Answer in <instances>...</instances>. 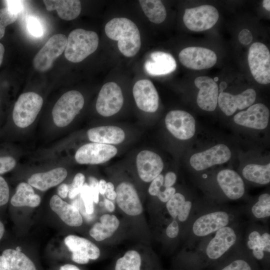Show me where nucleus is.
Masks as SVG:
<instances>
[{"mask_svg":"<svg viewBox=\"0 0 270 270\" xmlns=\"http://www.w3.org/2000/svg\"><path fill=\"white\" fill-rule=\"evenodd\" d=\"M98 42V35L94 32L75 29L67 38L64 56L72 62H80L96 50Z\"/></svg>","mask_w":270,"mask_h":270,"instance_id":"3","label":"nucleus"},{"mask_svg":"<svg viewBox=\"0 0 270 270\" xmlns=\"http://www.w3.org/2000/svg\"><path fill=\"white\" fill-rule=\"evenodd\" d=\"M67 174L66 169L56 168L45 172L33 174L28 179V184L36 189L46 191L61 183Z\"/></svg>","mask_w":270,"mask_h":270,"instance_id":"26","label":"nucleus"},{"mask_svg":"<svg viewBox=\"0 0 270 270\" xmlns=\"http://www.w3.org/2000/svg\"><path fill=\"white\" fill-rule=\"evenodd\" d=\"M100 205L101 206H102L103 205L102 202H100Z\"/></svg>","mask_w":270,"mask_h":270,"instance_id":"63","label":"nucleus"},{"mask_svg":"<svg viewBox=\"0 0 270 270\" xmlns=\"http://www.w3.org/2000/svg\"><path fill=\"white\" fill-rule=\"evenodd\" d=\"M123 104L124 97L120 86L114 82H108L100 90L96 108L100 114L108 117L118 113Z\"/></svg>","mask_w":270,"mask_h":270,"instance_id":"9","label":"nucleus"},{"mask_svg":"<svg viewBox=\"0 0 270 270\" xmlns=\"http://www.w3.org/2000/svg\"><path fill=\"white\" fill-rule=\"evenodd\" d=\"M4 53V46L1 43H0V65L2 63Z\"/></svg>","mask_w":270,"mask_h":270,"instance_id":"58","label":"nucleus"},{"mask_svg":"<svg viewBox=\"0 0 270 270\" xmlns=\"http://www.w3.org/2000/svg\"><path fill=\"white\" fill-rule=\"evenodd\" d=\"M178 57L184 66L194 70L209 68L217 61L216 55L214 51L202 47L186 48L180 51Z\"/></svg>","mask_w":270,"mask_h":270,"instance_id":"12","label":"nucleus"},{"mask_svg":"<svg viewBox=\"0 0 270 270\" xmlns=\"http://www.w3.org/2000/svg\"><path fill=\"white\" fill-rule=\"evenodd\" d=\"M27 28L32 35L40 37L43 34L42 26L40 21L35 17H30L28 20Z\"/></svg>","mask_w":270,"mask_h":270,"instance_id":"40","label":"nucleus"},{"mask_svg":"<svg viewBox=\"0 0 270 270\" xmlns=\"http://www.w3.org/2000/svg\"><path fill=\"white\" fill-rule=\"evenodd\" d=\"M252 212L256 218L262 219L270 216V195L264 193L260 195L258 202L252 207Z\"/></svg>","mask_w":270,"mask_h":270,"instance_id":"35","label":"nucleus"},{"mask_svg":"<svg viewBox=\"0 0 270 270\" xmlns=\"http://www.w3.org/2000/svg\"><path fill=\"white\" fill-rule=\"evenodd\" d=\"M176 174L172 172H168L164 178V188L172 187L176 183Z\"/></svg>","mask_w":270,"mask_h":270,"instance_id":"50","label":"nucleus"},{"mask_svg":"<svg viewBox=\"0 0 270 270\" xmlns=\"http://www.w3.org/2000/svg\"><path fill=\"white\" fill-rule=\"evenodd\" d=\"M227 84L225 82H222L220 84V92H222L223 90L226 88Z\"/></svg>","mask_w":270,"mask_h":270,"instance_id":"61","label":"nucleus"},{"mask_svg":"<svg viewBox=\"0 0 270 270\" xmlns=\"http://www.w3.org/2000/svg\"><path fill=\"white\" fill-rule=\"evenodd\" d=\"M215 270H260L256 261L245 255H238L225 259Z\"/></svg>","mask_w":270,"mask_h":270,"instance_id":"31","label":"nucleus"},{"mask_svg":"<svg viewBox=\"0 0 270 270\" xmlns=\"http://www.w3.org/2000/svg\"><path fill=\"white\" fill-rule=\"evenodd\" d=\"M88 139L92 142L106 144H117L125 138L124 131L114 126H100L92 128L87 132Z\"/></svg>","mask_w":270,"mask_h":270,"instance_id":"25","label":"nucleus"},{"mask_svg":"<svg viewBox=\"0 0 270 270\" xmlns=\"http://www.w3.org/2000/svg\"><path fill=\"white\" fill-rule=\"evenodd\" d=\"M16 164L14 158L10 156L0 157V174L12 170Z\"/></svg>","mask_w":270,"mask_h":270,"instance_id":"41","label":"nucleus"},{"mask_svg":"<svg viewBox=\"0 0 270 270\" xmlns=\"http://www.w3.org/2000/svg\"><path fill=\"white\" fill-rule=\"evenodd\" d=\"M139 3L149 20L155 24L163 22L166 16L164 4L158 0H140Z\"/></svg>","mask_w":270,"mask_h":270,"instance_id":"33","label":"nucleus"},{"mask_svg":"<svg viewBox=\"0 0 270 270\" xmlns=\"http://www.w3.org/2000/svg\"><path fill=\"white\" fill-rule=\"evenodd\" d=\"M0 270H7L4 260L2 256H0Z\"/></svg>","mask_w":270,"mask_h":270,"instance_id":"57","label":"nucleus"},{"mask_svg":"<svg viewBox=\"0 0 270 270\" xmlns=\"http://www.w3.org/2000/svg\"><path fill=\"white\" fill-rule=\"evenodd\" d=\"M270 0H264L262 2L263 7L267 10H270Z\"/></svg>","mask_w":270,"mask_h":270,"instance_id":"59","label":"nucleus"},{"mask_svg":"<svg viewBox=\"0 0 270 270\" xmlns=\"http://www.w3.org/2000/svg\"><path fill=\"white\" fill-rule=\"evenodd\" d=\"M89 186L92 194L94 202L96 204L98 202L99 200V182L98 180L93 176L88 177Z\"/></svg>","mask_w":270,"mask_h":270,"instance_id":"44","label":"nucleus"},{"mask_svg":"<svg viewBox=\"0 0 270 270\" xmlns=\"http://www.w3.org/2000/svg\"><path fill=\"white\" fill-rule=\"evenodd\" d=\"M104 30L110 38L118 42V48L124 56L132 57L139 51L141 46L139 30L130 19L114 18L107 22Z\"/></svg>","mask_w":270,"mask_h":270,"instance_id":"1","label":"nucleus"},{"mask_svg":"<svg viewBox=\"0 0 270 270\" xmlns=\"http://www.w3.org/2000/svg\"><path fill=\"white\" fill-rule=\"evenodd\" d=\"M236 240V234L232 228L226 226L219 229L208 242L205 255L190 266L191 270H200L210 265L216 267L225 260V254Z\"/></svg>","mask_w":270,"mask_h":270,"instance_id":"2","label":"nucleus"},{"mask_svg":"<svg viewBox=\"0 0 270 270\" xmlns=\"http://www.w3.org/2000/svg\"><path fill=\"white\" fill-rule=\"evenodd\" d=\"M18 17V14L12 12L7 7L0 9V40L4 36L6 26L14 23Z\"/></svg>","mask_w":270,"mask_h":270,"instance_id":"37","label":"nucleus"},{"mask_svg":"<svg viewBox=\"0 0 270 270\" xmlns=\"http://www.w3.org/2000/svg\"><path fill=\"white\" fill-rule=\"evenodd\" d=\"M262 242L265 246V252H270V234L268 232H265L261 234Z\"/></svg>","mask_w":270,"mask_h":270,"instance_id":"52","label":"nucleus"},{"mask_svg":"<svg viewBox=\"0 0 270 270\" xmlns=\"http://www.w3.org/2000/svg\"><path fill=\"white\" fill-rule=\"evenodd\" d=\"M67 42L66 36L54 35L35 56L33 65L36 70L44 72L49 70L54 61L64 51Z\"/></svg>","mask_w":270,"mask_h":270,"instance_id":"8","label":"nucleus"},{"mask_svg":"<svg viewBox=\"0 0 270 270\" xmlns=\"http://www.w3.org/2000/svg\"><path fill=\"white\" fill-rule=\"evenodd\" d=\"M186 201L184 196L177 192L175 193L171 198L166 202V209L170 216L174 219L177 218V216Z\"/></svg>","mask_w":270,"mask_h":270,"instance_id":"36","label":"nucleus"},{"mask_svg":"<svg viewBox=\"0 0 270 270\" xmlns=\"http://www.w3.org/2000/svg\"><path fill=\"white\" fill-rule=\"evenodd\" d=\"M194 84L199 89L196 102L202 110L214 111L217 106L218 88L217 84L211 78L201 76L196 78Z\"/></svg>","mask_w":270,"mask_h":270,"instance_id":"20","label":"nucleus"},{"mask_svg":"<svg viewBox=\"0 0 270 270\" xmlns=\"http://www.w3.org/2000/svg\"><path fill=\"white\" fill-rule=\"evenodd\" d=\"M10 190L6 180L0 176V207L6 204L9 200Z\"/></svg>","mask_w":270,"mask_h":270,"instance_id":"43","label":"nucleus"},{"mask_svg":"<svg viewBox=\"0 0 270 270\" xmlns=\"http://www.w3.org/2000/svg\"><path fill=\"white\" fill-rule=\"evenodd\" d=\"M40 196L35 194L32 186L28 183H20L16 189V193L10 200V204L16 207L30 206L34 208L40 203Z\"/></svg>","mask_w":270,"mask_h":270,"instance_id":"29","label":"nucleus"},{"mask_svg":"<svg viewBox=\"0 0 270 270\" xmlns=\"http://www.w3.org/2000/svg\"><path fill=\"white\" fill-rule=\"evenodd\" d=\"M51 209L67 225L79 226L82 224V218L78 208L63 200L58 196L54 195L50 201Z\"/></svg>","mask_w":270,"mask_h":270,"instance_id":"24","label":"nucleus"},{"mask_svg":"<svg viewBox=\"0 0 270 270\" xmlns=\"http://www.w3.org/2000/svg\"><path fill=\"white\" fill-rule=\"evenodd\" d=\"M144 68L150 75L163 76L174 72L176 63L170 54L156 51L150 54L149 58L144 63Z\"/></svg>","mask_w":270,"mask_h":270,"instance_id":"23","label":"nucleus"},{"mask_svg":"<svg viewBox=\"0 0 270 270\" xmlns=\"http://www.w3.org/2000/svg\"><path fill=\"white\" fill-rule=\"evenodd\" d=\"M117 152V148L112 145L92 142L80 147L74 158L80 164H97L108 162Z\"/></svg>","mask_w":270,"mask_h":270,"instance_id":"11","label":"nucleus"},{"mask_svg":"<svg viewBox=\"0 0 270 270\" xmlns=\"http://www.w3.org/2000/svg\"><path fill=\"white\" fill-rule=\"evenodd\" d=\"M165 124L168 130L178 139L188 140L194 134L195 120L190 114L186 111H170L166 116Z\"/></svg>","mask_w":270,"mask_h":270,"instance_id":"10","label":"nucleus"},{"mask_svg":"<svg viewBox=\"0 0 270 270\" xmlns=\"http://www.w3.org/2000/svg\"><path fill=\"white\" fill-rule=\"evenodd\" d=\"M43 104V99L34 92H27L20 96L12 111L14 124L20 128L30 125L36 120Z\"/></svg>","mask_w":270,"mask_h":270,"instance_id":"5","label":"nucleus"},{"mask_svg":"<svg viewBox=\"0 0 270 270\" xmlns=\"http://www.w3.org/2000/svg\"><path fill=\"white\" fill-rule=\"evenodd\" d=\"M2 256L4 260L7 270H36L31 260L16 249H6Z\"/></svg>","mask_w":270,"mask_h":270,"instance_id":"30","label":"nucleus"},{"mask_svg":"<svg viewBox=\"0 0 270 270\" xmlns=\"http://www.w3.org/2000/svg\"><path fill=\"white\" fill-rule=\"evenodd\" d=\"M114 186L111 182L106 183V189L104 194L108 200H114L116 199V194L114 190Z\"/></svg>","mask_w":270,"mask_h":270,"instance_id":"51","label":"nucleus"},{"mask_svg":"<svg viewBox=\"0 0 270 270\" xmlns=\"http://www.w3.org/2000/svg\"><path fill=\"white\" fill-rule=\"evenodd\" d=\"M85 176L82 173H78L74 176L72 182L68 186V196L73 199L80 194L84 184Z\"/></svg>","mask_w":270,"mask_h":270,"instance_id":"39","label":"nucleus"},{"mask_svg":"<svg viewBox=\"0 0 270 270\" xmlns=\"http://www.w3.org/2000/svg\"><path fill=\"white\" fill-rule=\"evenodd\" d=\"M140 254L136 250H128L116 262L115 270H140Z\"/></svg>","mask_w":270,"mask_h":270,"instance_id":"34","label":"nucleus"},{"mask_svg":"<svg viewBox=\"0 0 270 270\" xmlns=\"http://www.w3.org/2000/svg\"><path fill=\"white\" fill-rule=\"evenodd\" d=\"M248 63L254 80L262 84L270 82V52L264 44L256 42L248 50Z\"/></svg>","mask_w":270,"mask_h":270,"instance_id":"6","label":"nucleus"},{"mask_svg":"<svg viewBox=\"0 0 270 270\" xmlns=\"http://www.w3.org/2000/svg\"><path fill=\"white\" fill-rule=\"evenodd\" d=\"M214 82H216L217 81H218V77H215L214 78Z\"/></svg>","mask_w":270,"mask_h":270,"instance_id":"62","label":"nucleus"},{"mask_svg":"<svg viewBox=\"0 0 270 270\" xmlns=\"http://www.w3.org/2000/svg\"><path fill=\"white\" fill-rule=\"evenodd\" d=\"M247 180L256 184H266L270 182V164L260 165L250 164L246 165L242 172Z\"/></svg>","mask_w":270,"mask_h":270,"instance_id":"32","label":"nucleus"},{"mask_svg":"<svg viewBox=\"0 0 270 270\" xmlns=\"http://www.w3.org/2000/svg\"><path fill=\"white\" fill-rule=\"evenodd\" d=\"M106 182L104 180H100L99 181L98 184V189H99V193H100L101 194L103 195L104 194L106 189Z\"/></svg>","mask_w":270,"mask_h":270,"instance_id":"54","label":"nucleus"},{"mask_svg":"<svg viewBox=\"0 0 270 270\" xmlns=\"http://www.w3.org/2000/svg\"><path fill=\"white\" fill-rule=\"evenodd\" d=\"M164 177L160 174L151 182L148 192L152 196H156L162 190L161 188L164 186Z\"/></svg>","mask_w":270,"mask_h":270,"instance_id":"42","label":"nucleus"},{"mask_svg":"<svg viewBox=\"0 0 270 270\" xmlns=\"http://www.w3.org/2000/svg\"><path fill=\"white\" fill-rule=\"evenodd\" d=\"M218 18L219 14L216 8L210 5H202L186 8L183 20L190 30L201 32L212 28Z\"/></svg>","mask_w":270,"mask_h":270,"instance_id":"7","label":"nucleus"},{"mask_svg":"<svg viewBox=\"0 0 270 270\" xmlns=\"http://www.w3.org/2000/svg\"><path fill=\"white\" fill-rule=\"evenodd\" d=\"M229 214L224 211H216L200 216L192 226L193 233L198 236H204L228 226Z\"/></svg>","mask_w":270,"mask_h":270,"instance_id":"18","label":"nucleus"},{"mask_svg":"<svg viewBox=\"0 0 270 270\" xmlns=\"http://www.w3.org/2000/svg\"><path fill=\"white\" fill-rule=\"evenodd\" d=\"M43 2L48 11L56 10L58 16L66 20L76 18L82 10L80 2L78 0H44Z\"/></svg>","mask_w":270,"mask_h":270,"instance_id":"27","label":"nucleus"},{"mask_svg":"<svg viewBox=\"0 0 270 270\" xmlns=\"http://www.w3.org/2000/svg\"><path fill=\"white\" fill-rule=\"evenodd\" d=\"M104 204L106 208V210L110 212H112L115 209V206L112 202L110 200L108 199H104Z\"/></svg>","mask_w":270,"mask_h":270,"instance_id":"55","label":"nucleus"},{"mask_svg":"<svg viewBox=\"0 0 270 270\" xmlns=\"http://www.w3.org/2000/svg\"><path fill=\"white\" fill-rule=\"evenodd\" d=\"M136 164L138 176L145 182H150L160 174L164 162L157 154L148 150L140 152L137 155Z\"/></svg>","mask_w":270,"mask_h":270,"instance_id":"17","label":"nucleus"},{"mask_svg":"<svg viewBox=\"0 0 270 270\" xmlns=\"http://www.w3.org/2000/svg\"><path fill=\"white\" fill-rule=\"evenodd\" d=\"M68 185L66 184H60L58 188V193L60 198H64L68 193Z\"/></svg>","mask_w":270,"mask_h":270,"instance_id":"53","label":"nucleus"},{"mask_svg":"<svg viewBox=\"0 0 270 270\" xmlns=\"http://www.w3.org/2000/svg\"><path fill=\"white\" fill-rule=\"evenodd\" d=\"M179 232V226L178 222L173 220L168 226L166 229V234L170 238H174L178 235Z\"/></svg>","mask_w":270,"mask_h":270,"instance_id":"47","label":"nucleus"},{"mask_svg":"<svg viewBox=\"0 0 270 270\" xmlns=\"http://www.w3.org/2000/svg\"><path fill=\"white\" fill-rule=\"evenodd\" d=\"M216 180L220 187L228 198L236 200L244 196L245 191L244 182L235 171L230 169L222 170L218 173Z\"/></svg>","mask_w":270,"mask_h":270,"instance_id":"22","label":"nucleus"},{"mask_svg":"<svg viewBox=\"0 0 270 270\" xmlns=\"http://www.w3.org/2000/svg\"><path fill=\"white\" fill-rule=\"evenodd\" d=\"M90 230V236L96 241H102L110 237L118 228L120 222L114 215L104 214Z\"/></svg>","mask_w":270,"mask_h":270,"instance_id":"28","label":"nucleus"},{"mask_svg":"<svg viewBox=\"0 0 270 270\" xmlns=\"http://www.w3.org/2000/svg\"><path fill=\"white\" fill-rule=\"evenodd\" d=\"M176 191L175 188L172 186L164 188V189L160 192L156 196L161 202H166L176 193Z\"/></svg>","mask_w":270,"mask_h":270,"instance_id":"45","label":"nucleus"},{"mask_svg":"<svg viewBox=\"0 0 270 270\" xmlns=\"http://www.w3.org/2000/svg\"><path fill=\"white\" fill-rule=\"evenodd\" d=\"M270 110L266 106L258 103L250 106L245 111H241L234 117L236 124L245 127L263 130L268 124Z\"/></svg>","mask_w":270,"mask_h":270,"instance_id":"16","label":"nucleus"},{"mask_svg":"<svg viewBox=\"0 0 270 270\" xmlns=\"http://www.w3.org/2000/svg\"><path fill=\"white\" fill-rule=\"evenodd\" d=\"M116 200L118 206L130 216H138L142 212V206L136 190L130 183L122 182L116 187Z\"/></svg>","mask_w":270,"mask_h":270,"instance_id":"21","label":"nucleus"},{"mask_svg":"<svg viewBox=\"0 0 270 270\" xmlns=\"http://www.w3.org/2000/svg\"><path fill=\"white\" fill-rule=\"evenodd\" d=\"M59 270H80L76 266L71 264H66L62 266Z\"/></svg>","mask_w":270,"mask_h":270,"instance_id":"56","label":"nucleus"},{"mask_svg":"<svg viewBox=\"0 0 270 270\" xmlns=\"http://www.w3.org/2000/svg\"><path fill=\"white\" fill-rule=\"evenodd\" d=\"M5 232V228L4 224L0 220V240L2 238Z\"/></svg>","mask_w":270,"mask_h":270,"instance_id":"60","label":"nucleus"},{"mask_svg":"<svg viewBox=\"0 0 270 270\" xmlns=\"http://www.w3.org/2000/svg\"><path fill=\"white\" fill-rule=\"evenodd\" d=\"M132 94L137 106L148 112H154L158 107L159 97L152 82L146 79L138 80L134 84Z\"/></svg>","mask_w":270,"mask_h":270,"instance_id":"15","label":"nucleus"},{"mask_svg":"<svg viewBox=\"0 0 270 270\" xmlns=\"http://www.w3.org/2000/svg\"><path fill=\"white\" fill-rule=\"evenodd\" d=\"M84 105V98L78 91L72 90L62 94L52 110L54 124L62 128L68 125L80 112Z\"/></svg>","mask_w":270,"mask_h":270,"instance_id":"4","label":"nucleus"},{"mask_svg":"<svg viewBox=\"0 0 270 270\" xmlns=\"http://www.w3.org/2000/svg\"><path fill=\"white\" fill-rule=\"evenodd\" d=\"M7 8L12 12L18 14L22 11L23 8L22 1L21 0H6Z\"/></svg>","mask_w":270,"mask_h":270,"instance_id":"48","label":"nucleus"},{"mask_svg":"<svg viewBox=\"0 0 270 270\" xmlns=\"http://www.w3.org/2000/svg\"><path fill=\"white\" fill-rule=\"evenodd\" d=\"M238 40L243 44H248L252 40V34L248 30L244 29L238 34Z\"/></svg>","mask_w":270,"mask_h":270,"instance_id":"49","label":"nucleus"},{"mask_svg":"<svg viewBox=\"0 0 270 270\" xmlns=\"http://www.w3.org/2000/svg\"><path fill=\"white\" fill-rule=\"evenodd\" d=\"M64 244L72 252V260L79 264H87L90 260L97 259L100 255L98 247L88 240L75 235H69Z\"/></svg>","mask_w":270,"mask_h":270,"instance_id":"14","label":"nucleus"},{"mask_svg":"<svg viewBox=\"0 0 270 270\" xmlns=\"http://www.w3.org/2000/svg\"><path fill=\"white\" fill-rule=\"evenodd\" d=\"M80 194L86 214H92L94 211V202L92 192L87 184H84Z\"/></svg>","mask_w":270,"mask_h":270,"instance_id":"38","label":"nucleus"},{"mask_svg":"<svg viewBox=\"0 0 270 270\" xmlns=\"http://www.w3.org/2000/svg\"><path fill=\"white\" fill-rule=\"evenodd\" d=\"M192 208V202L190 201L186 200L177 216V218L180 222H184L188 219Z\"/></svg>","mask_w":270,"mask_h":270,"instance_id":"46","label":"nucleus"},{"mask_svg":"<svg viewBox=\"0 0 270 270\" xmlns=\"http://www.w3.org/2000/svg\"><path fill=\"white\" fill-rule=\"evenodd\" d=\"M256 92L254 89L249 88L237 95L226 92L218 94V103L226 116L233 114L236 110H243L249 107L254 102Z\"/></svg>","mask_w":270,"mask_h":270,"instance_id":"19","label":"nucleus"},{"mask_svg":"<svg viewBox=\"0 0 270 270\" xmlns=\"http://www.w3.org/2000/svg\"><path fill=\"white\" fill-rule=\"evenodd\" d=\"M231 156V152L228 146L218 144L207 150L194 154L190 157V162L195 170H202L228 162Z\"/></svg>","mask_w":270,"mask_h":270,"instance_id":"13","label":"nucleus"}]
</instances>
